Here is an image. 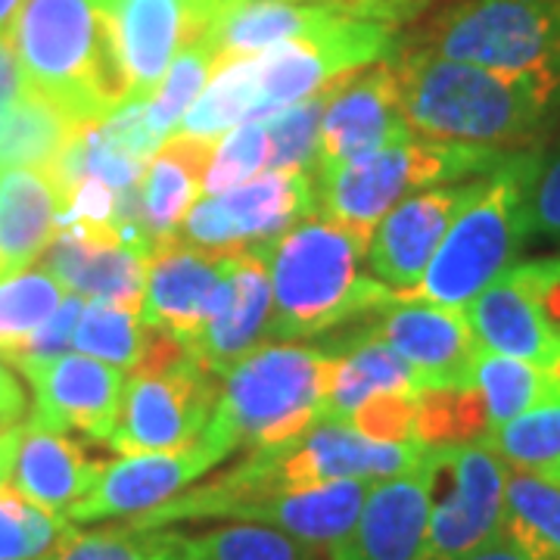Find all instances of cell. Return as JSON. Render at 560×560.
<instances>
[{
  "mask_svg": "<svg viewBox=\"0 0 560 560\" xmlns=\"http://www.w3.org/2000/svg\"><path fill=\"white\" fill-rule=\"evenodd\" d=\"M405 121L415 135L474 147H508L541 135L560 116V88L504 75L401 40L389 60Z\"/></svg>",
  "mask_w": 560,
  "mask_h": 560,
  "instance_id": "obj_1",
  "label": "cell"
},
{
  "mask_svg": "<svg viewBox=\"0 0 560 560\" xmlns=\"http://www.w3.org/2000/svg\"><path fill=\"white\" fill-rule=\"evenodd\" d=\"M10 44L25 84L75 125H101L131 101L119 32L101 0H25Z\"/></svg>",
  "mask_w": 560,
  "mask_h": 560,
  "instance_id": "obj_2",
  "label": "cell"
},
{
  "mask_svg": "<svg viewBox=\"0 0 560 560\" xmlns=\"http://www.w3.org/2000/svg\"><path fill=\"white\" fill-rule=\"evenodd\" d=\"M256 253L271 278V318L265 334L275 340L320 337L396 302L386 283L361 275L368 243L337 221L308 215Z\"/></svg>",
  "mask_w": 560,
  "mask_h": 560,
  "instance_id": "obj_3",
  "label": "cell"
},
{
  "mask_svg": "<svg viewBox=\"0 0 560 560\" xmlns=\"http://www.w3.org/2000/svg\"><path fill=\"white\" fill-rule=\"evenodd\" d=\"M337 371L327 342H268L221 374L219 405L206 433L231 455L237 448H280L302 440L324 411Z\"/></svg>",
  "mask_w": 560,
  "mask_h": 560,
  "instance_id": "obj_4",
  "label": "cell"
},
{
  "mask_svg": "<svg viewBox=\"0 0 560 560\" xmlns=\"http://www.w3.org/2000/svg\"><path fill=\"white\" fill-rule=\"evenodd\" d=\"M539 168L541 153H511L480 175L420 283L399 300L467 308L504 268H511L529 237V194Z\"/></svg>",
  "mask_w": 560,
  "mask_h": 560,
  "instance_id": "obj_5",
  "label": "cell"
},
{
  "mask_svg": "<svg viewBox=\"0 0 560 560\" xmlns=\"http://www.w3.org/2000/svg\"><path fill=\"white\" fill-rule=\"evenodd\" d=\"M508 156L511 153L495 147L411 135L359 160L315 168V215L337 221L355 237L371 243L383 215L411 190L480 178Z\"/></svg>",
  "mask_w": 560,
  "mask_h": 560,
  "instance_id": "obj_6",
  "label": "cell"
},
{
  "mask_svg": "<svg viewBox=\"0 0 560 560\" xmlns=\"http://www.w3.org/2000/svg\"><path fill=\"white\" fill-rule=\"evenodd\" d=\"M411 44L560 88V0H460Z\"/></svg>",
  "mask_w": 560,
  "mask_h": 560,
  "instance_id": "obj_7",
  "label": "cell"
},
{
  "mask_svg": "<svg viewBox=\"0 0 560 560\" xmlns=\"http://www.w3.org/2000/svg\"><path fill=\"white\" fill-rule=\"evenodd\" d=\"M399 47L401 35L396 25L355 20L346 13H337L308 35L280 40L265 54H256L259 101L253 119L275 116L324 88H334L352 72L393 60Z\"/></svg>",
  "mask_w": 560,
  "mask_h": 560,
  "instance_id": "obj_8",
  "label": "cell"
},
{
  "mask_svg": "<svg viewBox=\"0 0 560 560\" xmlns=\"http://www.w3.org/2000/svg\"><path fill=\"white\" fill-rule=\"evenodd\" d=\"M315 215V172H261L224 194H209L184 215L172 243L228 256L275 243Z\"/></svg>",
  "mask_w": 560,
  "mask_h": 560,
  "instance_id": "obj_9",
  "label": "cell"
},
{
  "mask_svg": "<svg viewBox=\"0 0 560 560\" xmlns=\"http://www.w3.org/2000/svg\"><path fill=\"white\" fill-rule=\"evenodd\" d=\"M423 470L430 489V560H460L499 539L508 467L486 442L427 448Z\"/></svg>",
  "mask_w": 560,
  "mask_h": 560,
  "instance_id": "obj_10",
  "label": "cell"
},
{
  "mask_svg": "<svg viewBox=\"0 0 560 560\" xmlns=\"http://www.w3.org/2000/svg\"><path fill=\"white\" fill-rule=\"evenodd\" d=\"M215 374L194 352L162 374H135L125 381L116 423L103 445L121 455L175 452L200 440L219 405Z\"/></svg>",
  "mask_w": 560,
  "mask_h": 560,
  "instance_id": "obj_11",
  "label": "cell"
},
{
  "mask_svg": "<svg viewBox=\"0 0 560 560\" xmlns=\"http://www.w3.org/2000/svg\"><path fill=\"white\" fill-rule=\"evenodd\" d=\"M231 452L206 430L200 440L175 452H143L103 464L94 489L66 511L69 523H97L109 517H138L168 499L180 495L184 486L200 480Z\"/></svg>",
  "mask_w": 560,
  "mask_h": 560,
  "instance_id": "obj_12",
  "label": "cell"
},
{
  "mask_svg": "<svg viewBox=\"0 0 560 560\" xmlns=\"http://www.w3.org/2000/svg\"><path fill=\"white\" fill-rule=\"evenodd\" d=\"M275 464L283 492H300L312 486L337 480L377 482L401 477L415 470L427 445L420 442H374L361 436L349 423L340 420H318L302 440L265 448Z\"/></svg>",
  "mask_w": 560,
  "mask_h": 560,
  "instance_id": "obj_13",
  "label": "cell"
},
{
  "mask_svg": "<svg viewBox=\"0 0 560 560\" xmlns=\"http://www.w3.org/2000/svg\"><path fill=\"white\" fill-rule=\"evenodd\" d=\"M35 389L32 427L69 433L79 430L103 442L125 396V374L91 355L13 361Z\"/></svg>",
  "mask_w": 560,
  "mask_h": 560,
  "instance_id": "obj_14",
  "label": "cell"
},
{
  "mask_svg": "<svg viewBox=\"0 0 560 560\" xmlns=\"http://www.w3.org/2000/svg\"><path fill=\"white\" fill-rule=\"evenodd\" d=\"M474 187L477 178L423 187L396 202L386 212V219H381V224L374 228L368 243L371 275L386 283L396 293V300L418 287L427 265L440 249L445 231L452 228L460 206L470 200Z\"/></svg>",
  "mask_w": 560,
  "mask_h": 560,
  "instance_id": "obj_15",
  "label": "cell"
},
{
  "mask_svg": "<svg viewBox=\"0 0 560 560\" xmlns=\"http://www.w3.org/2000/svg\"><path fill=\"white\" fill-rule=\"evenodd\" d=\"M116 22L131 101H153L172 60L209 32L224 0H101Z\"/></svg>",
  "mask_w": 560,
  "mask_h": 560,
  "instance_id": "obj_16",
  "label": "cell"
},
{
  "mask_svg": "<svg viewBox=\"0 0 560 560\" xmlns=\"http://www.w3.org/2000/svg\"><path fill=\"white\" fill-rule=\"evenodd\" d=\"M396 94V75L389 60L368 66L337 81L320 121V153L315 168L340 165L374 153L381 147L411 138Z\"/></svg>",
  "mask_w": 560,
  "mask_h": 560,
  "instance_id": "obj_17",
  "label": "cell"
},
{
  "mask_svg": "<svg viewBox=\"0 0 560 560\" xmlns=\"http://www.w3.org/2000/svg\"><path fill=\"white\" fill-rule=\"evenodd\" d=\"M234 256L237 253L212 256L172 241L156 243L147 271L140 320L194 346L219 305Z\"/></svg>",
  "mask_w": 560,
  "mask_h": 560,
  "instance_id": "obj_18",
  "label": "cell"
},
{
  "mask_svg": "<svg viewBox=\"0 0 560 560\" xmlns=\"http://www.w3.org/2000/svg\"><path fill=\"white\" fill-rule=\"evenodd\" d=\"M374 318V330L401 359H408L427 386L470 383V361L477 355V337L464 308H445L436 302L396 300Z\"/></svg>",
  "mask_w": 560,
  "mask_h": 560,
  "instance_id": "obj_19",
  "label": "cell"
},
{
  "mask_svg": "<svg viewBox=\"0 0 560 560\" xmlns=\"http://www.w3.org/2000/svg\"><path fill=\"white\" fill-rule=\"evenodd\" d=\"M330 560H430V489L423 460L415 470L368 489L352 539Z\"/></svg>",
  "mask_w": 560,
  "mask_h": 560,
  "instance_id": "obj_20",
  "label": "cell"
},
{
  "mask_svg": "<svg viewBox=\"0 0 560 560\" xmlns=\"http://www.w3.org/2000/svg\"><path fill=\"white\" fill-rule=\"evenodd\" d=\"M480 349L529 361L560 383V337L551 330L539 300L521 265L504 268L499 278L464 308Z\"/></svg>",
  "mask_w": 560,
  "mask_h": 560,
  "instance_id": "obj_21",
  "label": "cell"
},
{
  "mask_svg": "<svg viewBox=\"0 0 560 560\" xmlns=\"http://www.w3.org/2000/svg\"><path fill=\"white\" fill-rule=\"evenodd\" d=\"M271 318V278L256 249L237 253L221 287L219 305L194 340V355L221 377L231 364L249 355L268 330Z\"/></svg>",
  "mask_w": 560,
  "mask_h": 560,
  "instance_id": "obj_22",
  "label": "cell"
},
{
  "mask_svg": "<svg viewBox=\"0 0 560 560\" xmlns=\"http://www.w3.org/2000/svg\"><path fill=\"white\" fill-rule=\"evenodd\" d=\"M368 489L371 482L364 480H337L300 489V492H275V495L246 501L234 514V521L271 526L334 555L352 539Z\"/></svg>",
  "mask_w": 560,
  "mask_h": 560,
  "instance_id": "obj_23",
  "label": "cell"
},
{
  "mask_svg": "<svg viewBox=\"0 0 560 560\" xmlns=\"http://www.w3.org/2000/svg\"><path fill=\"white\" fill-rule=\"evenodd\" d=\"M40 259V268L60 280L62 290H72L81 300L113 302L128 312H140L143 305L150 256L138 249L81 241L69 231H57Z\"/></svg>",
  "mask_w": 560,
  "mask_h": 560,
  "instance_id": "obj_24",
  "label": "cell"
},
{
  "mask_svg": "<svg viewBox=\"0 0 560 560\" xmlns=\"http://www.w3.org/2000/svg\"><path fill=\"white\" fill-rule=\"evenodd\" d=\"M101 470L103 464L88 458L81 442L28 423L22 430L10 486L25 501L66 517V511L94 489Z\"/></svg>",
  "mask_w": 560,
  "mask_h": 560,
  "instance_id": "obj_25",
  "label": "cell"
},
{
  "mask_svg": "<svg viewBox=\"0 0 560 560\" xmlns=\"http://www.w3.org/2000/svg\"><path fill=\"white\" fill-rule=\"evenodd\" d=\"M60 212L62 197L47 168H0V278L44 256Z\"/></svg>",
  "mask_w": 560,
  "mask_h": 560,
  "instance_id": "obj_26",
  "label": "cell"
},
{
  "mask_svg": "<svg viewBox=\"0 0 560 560\" xmlns=\"http://www.w3.org/2000/svg\"><path fill=\"white\" fill-rule=\"evenodd\" d=\"M337 355V371L330 393L324 399L320 420H340L349 423L355 408L374 393H418L423 389V377L418 368L383 340L374 327H364L352 337L327 342Z\"/></svg>",
  "mask_w": 560,
  "mask_h": 560,
  "instance_id": "obj_27",
  "label": "cell"
},
{
  "mask_svg": "<svg viewBox=\"0 0 560 560\" xmlns=\"http://www.w3.org/2000/svg\"><path fill=\"white\" fill-rule=\"evenodd\" d=\"M337 13L320 0H224L206 38L212 40L215 62L256 57L280 40L315 32Z\"/></svg>",
  "mask_w": 560,
  "mask_h": 560,
  "instance_id": "obj_28",
  "label": "cell"
},
{
  "mask_svg": "<svg viewBox=\"0 0 560 560\" xmlns=\"http://www.w3.org/2000/svg\"><path fill=\"white\" fill-rule=\"evenodd\" d=\"M212 147L215 140L172 135L150 160L147 175L140 180V202L153 243L168 241L184 215L197 206L206 168L212 160Z\"/></svg>",
  "mask_w": 560,
  "mask_h": 560,
  "instance_id": "obj_29",
  "label": "cell"
},
{
  "mask_svg": "<svg viewBox=\"0 0 560 560\" xmlns=\"http://www.w3.org/2000/svg\"><path fill=\"white\" fill-rule=\"evenodd\" d=\"M499 536L529 560H560V482L529 470L508 474Z\"/></svg>",
  "mask_w": 560,
  "mask_h": 560,
  "instance_id": "obj_30",
  "label": "cell"
},
{
  "mask_svg": "<svg viewBox=\"0 0 560 560\" xmlns=\"http://www.w3.org/2000/svg\"><path fill=\"white\" fill-rule=\"evenodd\" d=\"M256 101H259V62H256V57L215 62L212 81L202 88V94L184 113V119L178 121V128L172 135L219 140L224 131L253 119Z\"/></svg>",
  "mask_w": 560,
  "mask_h": 560,
  "instance_id": "obj_31",
  "label": "cell"
},
{
  "mask_svg": "<svg viewBox=\"0 0 560 560\" xmlns=\"http://www.w3.org/2000/svg\"><path fill=\"white\" fill-rule=\"evenodd\" d=\"M168 560H330V555L261 523H234L197 536L172 533Z\"/></svg>",
  "mask_w": 560,
  "mask_h": 560,
  "instance_id": "obj_32",
  "label": "cell"
},
{
  "mask_svg": "<svg viewBox=\"0 0 560 560\" xmlns=\"http://www.w3.org/2000/svg\"><path fill=\"white\" fill-rule=\"evenodd\" d=\"M75 128L81 125L28 88V94L0 116V168H47Z\"/></svg>",
  "mask_w": 560,
  "mask_h": 560,
  "instance_id": "obj_33",
  "label": "cell"
},
{
  "mask_svg": "<svg viewBox=\"0 0 560 560\" xmlns=\"http://www.w3.org/2000/svg\"><path fill=\"white\" fill-rule=\"evenodd\" d=\"M482 442L504 464L560 482V383L523 415L489 430Z\"/></svg>",
  "mask_w": 560,
  "mask_h": 560,
  "instance_id": "obj_34",
  "label": "cell"
},
{
  "mask_svg": "<svg viewBox=\"0 0 560 560\" xmlns=\"http://www.w3.org/2000/svg\"><path fill=\"white\" fill-rule=\"evenodd\" d=\"M415 427L427 448L482 442L489 436V411L474 383L427 386L415 393Z\"/></svg>",
  "mask_w": 560,
  "mask_h": 560,
  "instance_id": "obj_35",
  "label": "cell"
},
{
  "mask_svg": "<svg viewBox=\"0 0 560 560\" xmlns=\"http://www.w3.org/2000/svg\"><path fill=\"white\" fill-rule=\"evenodd\" d=\"M470 383L482 393L489 411V430L523 415L529 405L548 396L558 383L548 377V371L529 361L499 355L489 349H477L470 361Z\"/></svg>",
  "mask_w": 560,
  "mask_h": 560,
  "instance_id": "obj_36",
  "label": "cell"
},
{
  "mask_svg": "<svg viewBox=\"0 0 560 560\" xmlns=\"http://www.w3.org/2000/svg\"><path fill=\"white\" fill-rule=\"evenodd\" d=\"M62 300V283L44 268L0 278V355L20 349Z\"/></svg>",
  "mask_w": 560,
  "mask_h": 560,
  "instance_id": "obj_37",
  "label": "cell"
},
{
  "mask_svg": "<svg viewBox=\"0 0 560 560\" xmlns=\"http://www.w3.org/2000/svg\"><path fill=\"white\" fill-rule=\"evenodd\" d=\"M143 342H147V324L140 320V312H128L103 300L84 302V312L72 337V346L81 355L135 371Z\"/></svg>",
  "mask_w": 560,
  "mask_h": 560,
  "instance_id": "obj_38",
  "label": "cell"
},
{
  "mask_svg": "<svg viewBox=\"0 0 560 560\" xmlns=\"http://www.w3.org/2000/svg\"><path fill=\"white\" fill-rule=\"evenodd\" d=\"M75 529L72 523L0 489V560H50Z\"/></svg>",
  "mask_w": 560,
  "mask_h": 560,
  "instance_id": "obj_39",
  "label": "cell"
},
{
  "mask_svg": "<svg viewBox=\"0 0 560 560\" xmlns=\"http://www.w3.org/2000/svg\"><path fill=\"white\" fill-rule=\"evenodd\" d=\"M337 88V84H334ZM324 88L318 94L280 109L275 116H265L268 128V168L278 172H315L320 153V121L330 101V91Z\"/></svg>",
  "mask_w": 560,
  "mask_h": 560,
  "instance_id": "obj_40",
  "label": "cell"
},
{
  "mask_svg": "<svg viewBox=\"0 0 560 560\" xmlns=\"http://www.w3.org/2000/svg\"><path fill=\"white\" fill-rule=\"evenodd\" d=\"M212 69H215V50H212V40L206 35L194 40V44H187L172 60L160 91L153 94V101L147 103V125L162 143L168 140V135L184 119V113L200 97Z\"/></svg>",
  "mask_w": 560,
  "mask_h": 560,
  "instance_id": "obj_41",
  "label": "cell"
},
{
  "mask_svg": "<svg viewBox=\"0 0 560 560\" xmlns=\"http://www.w3.org/2000/svg\"><path fill=\"white\" fill-rule=\"evenodd\" d=\"M172 533L162 529H135L125 526H103L91 533H72L62 541L54 560H168L172 555Z\"/></svg>",
  "mask_w": 560,
  "mask_h": 560,
  "instance_id": "obj_42",
  "label": "cell"
},
{
  "mask_svg": "<svg viewBox=\"0 0 560 560\" xmlns=\"http://www.w3.org/2000/svg\"><path fill=\"white\" fill-rule=\"evenodd\" d=\"M268 168V128L265 119H249L231 128L224 138L212 147V160L206 168L202 190L206 194H224L243 180L256 178Z\"/></svg>",
  "mask_w": 560,
  "mask_h": 560,
  "instance_id": "obj_43",
  "label": "cell"
},
{
  "mask_svg": "<svg viewBox=\"0 0 560 560\" xmlns=\"http://www.w3.org/2000/svg\"><path fill=\"white\" fill-rule=\"evenodd\" d=\"M352 430L374 442H418L415 393H374L349 420Z\"/></svg>",
  "mask_w": 560,
  "mask_h": 560,
  "instance_id": "obj_44",
  "label": "cell"
},
{
  "mask_svg": "<svg viewBox=\"0 0 560 560\" xmlns=\"http://www.w3.org/2000/svg\"><path fill=\"white\" fill-rule=\"evenodd\" d=\"M81 312H84V300L81 296H66L57 305V312L40 324L38 330L22 342L20 349L7 352L3 361H35V359H57L66 355V349L72 346L75 337V327H79Z\"/></svg>",
  "mask_w": 560,
  "mask_h": 560,
  "instance_id": "obj_45",
  "label": "cell"
},
{
  "mask_svg": "<svg viewBox=\"0 0 560 560\" xmlns=\"http://www.w3.org/2000/svg\"><path fill=\"white\" fill-rule=\"evenodd\" d=\"M533 234L560 237V150L548 162L541 160L539 178L529 194V237Z\"/></svg>",
  "mask_w": 560,
  "mask_h": 560,
  "instance_id": "obj_46",
  "label": "cell"
},
{
  "mask_svg": "<svg viewBox=\"0 0 560 560\" xmlns=\"http://www.w3.org/2000/svg\"><path fill=\"white\" fill-rule=\"evenodd\" d=\"M25 94H28V84L16 60V50L10 38H0V116L10 113Z\"/></svg>",
  "mask_w": 560,
  "mask_h": 560,
  "instance_id": "obj_47",
  "label": "cell"
},
{
  "mask_svg": "<svg viewBox=\"0 0 560 560\" xmlns=\"http://www.w3.org/2000/svg\"><path fill=\"white\" fill-rule=\"evenodd\" d=\"M22 415H25V393L0 355V427H16Z\"/></svg>",
  "mask_w": 560,
  "mask_h": 560,
  "instance_id": "obj_48",
  "label": "cell"
},
{
  "mask_svg": "<svg viewBox=\"0 0 560 560\" xmlns=\"http://www.w3.org/2000/svg\"><path fill=\"white\" fill-rule=\"evenodd\" d=\"M22 430L20 427H10L0 433V489L10 482L13 477V464H16V452H20Z\"/></svg>",
  "mask_w": 560,
  "mask_h": 560,
  "instance_id": "obj_49",
  "label": "cell"
},
{
  "mask_svg": "<svg viewBox=\"0 0 560 560\" xmlns=\"http://www.w3.org/2000/svg\"><path fill=\"white\" fill-rule=\"evenodd\" d=\"M460 560H529L523 551H517L514 545L508 539H492V541H486L482 548H477V551H470L467 558H460Z\"/></svg>",
  "mask_w": 560,
  "mask_h": 560,
  "instance_id": "obj_50",
  "label": "cell"
},
{
  "mask_svg": "<svg viewBox=\"0 0 560 560\" xmlns=\"http://www.w3.org/2000/svg\"><path fill=\"white\" fill-rule=\"evenodd\" d=\"M22 3H25V0H0V38H10L13 22L20 16Z\"/></svg>",
  "mask_w": 560,
  "mask_h": 560,
  "instance_id": "obj_51",
  "label": "cell"
},
{
  "mask_svg": "<svg viewBox=\"0 0 560 560\" xmlns=\"http://www.w3.org/2000/svg\"><path fill=\"white\" fill-rule=\"evenodd\" d=\"M50 560H54V558H50Z\"/></svg>",
  "mask_w": 560,
  "mask_h": 560,
  "instance_id": "obj_52",
  "label": "cell"
}]
</instances>
